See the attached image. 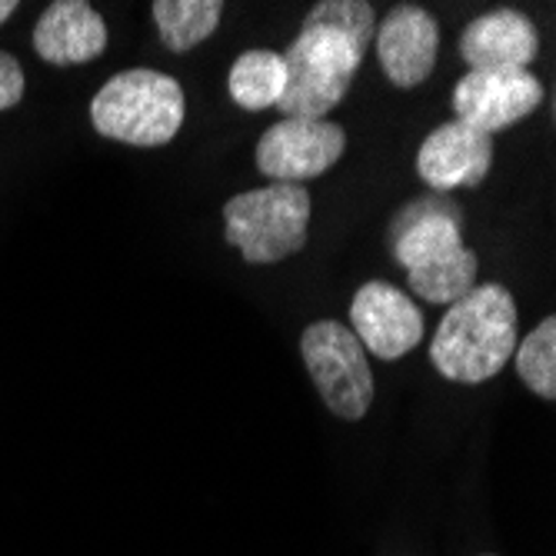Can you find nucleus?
<instances>
[{"label":"nucleus","instance_id":"f257e3e1","mask_svg":"<svg viewBox=\"0 0 556 556\" xmlns=\"http://www.w3.org/2000/svg\"><path fill=\"white\" fill-rule=\"evenodd\" d=\"M377 34V14L367 0H324L303 17L300 34L283 50L287 87L283 117L327 121L357 77Z\"/></svg>","mask_w":556,"mask_h":556},{"label":"nucleus","instance_id":"f03ea898","mask_svg":"<svg viewBox=\"0 0 556 556\" xmlns=\"http://www.w3.org/2000/svg\"><path fill=\"white\" fill-rule=\"evenodd\" d=\"M393 261L427 303H457L477 287L480 261L464 243V211L443 193L420 197L390 220Z\"/></svg>","mask_w":556,"mask_h":556},{"label":"nucleus","instance_id":"7ed1b4c3","mask_svg":"<svg viewBox=\"0 0 556 556\" xmlns=\"http://www.w3.org/2000/svg\"><path fill=\"white\" fill-rule=\"evenodd\" d=\"M517 350V300L503 283H477L450 303L433 340L430 361L450 383L477 387L496 377Z\"/></svg>","mask_w":556,"mask_h":556},{"label":"nucleus","instance_id":"20e7f679","mask_svg":"<svg viewBox=\"0 0 556 556\" xmlns=\"http://www.w3.org/2000/svg\"><path fill=\"white\" fill-rule=\"evenodd\" d=\"M187 117L180 84L150 67H130L114 74L90 100V124L100 137L127 147H164Z\"/></svg>","mask_w":556,"mask_h":556},{"label":"nucleus","instance_id":"39448f33","mask_svg":"<svg viewBox=\"0 0 556 556\" xmlns=\"http://www.w3.org/2000/svg\"><path fill=\"white\" fill-rule=\"evenodd\" d=\"M311 193L303 184H267L224 204V237L247 264L270 267L307 247Z\"/></svg>","mask_w":556,"mask_h":556},{"label":"nucleus","instance_id":"423d86ee","mask_svg":"<svg viewBox=\"0 0 556 556\" xmlns=\"http://www.w3.org/2000/svg\"><path fill=\"white\" fill-rule=\"evenodd\" d=\"M300 353L324 407L350 424L364 420L367 410L374 407L377 383H374L367 350L350 333V327L340 320L311 324L300 337Z\"/></svg>","mask_w":556,"mask_h":556},{"label":"nucleus","instance_id":"0eeeda50","mask_svg":"<svg viewBox=\"0 0 556 556\" xmlns=\"http://www.w3.org/2000/svg\"><path fill=\"white\" fill-rule=\"evenodd\" d=\"M346 150V130L333 121L283 117L257 143V170L270 184H303L324 177Z\"/></svg>","mask_w":556,"mask_h":556},{"label":"nucleus","instance_id":"6e6552de","mask_svg":"<svg viewBox=\"0 0 556 556\" xmlns=\"http://www.w3.org/2000/svg\"><path fill=\"white\" fill-rule=\"evenodd\" d=\"M424 311L387 280H367L350 300V333L377 361H400L424 340Z\"/></svg>","mask_w":556,"mask_h":556},{"label":"nucleus","instance_id":"1a4fd4ad","mask_svg":"<svg viewBox=\"0 0 556 556\" xmlns=\"http://www.w3.org/2000/svg\"><path fill=\"white\" fill-rule=\"evenodd\" d=\"M540 100L543 84L530 71H467L453 87V114L493 137L527 121Z\"/></svg>","mask_w":556,"mask_h":556},{"label":"nucleus","instance_id":"9d476101","mask_svg":"<svg viewBox=\"0 0 556 556\" xmlns=\"http://www.w3.org/2000/svg\"><path fill=\"white\" fill-rule=\"evenodd\" d=\"M374 40H377V61L387 80L400 90L420 87L437 67L440 24L420 4H396L393 11H387Z\"/></svg>","mask_w":556,"mask_h":556},{"label":"nucleus","instance_id":"9b49d317","mask_svg":"<svg viewBox=\"0 0 556 556\" xmlns=\"http://www.w3.org/2000/svg\"><path fill=\"white\" fill-rule=\"evenodd\" d=\"M493 167V137L450 121L427 134L417 154V174L433 193H450L457 187H480Z\"/></svg>","mask_w":556,"mask_h":556},{"label":"nucleus","instance_id":"f8f14e48","mask_svg":"<svg viewBox=\"0 0 556 556\" xmlns=\"http://www.w3.org/2000/svg\"><path fill=\"white\" fill-rule=\"evenodd\" d=\"M536 54V24L510 8L480 14L460 34V58L470 71H530Z\"/></svg>","mask_w":556,"mask_h":556},{"label":"nucleus","instance_id":"ddd939ff","mask_svg":"<svg viewBox=\"0 0 556 556\" xmlns=\"http://www.w3.org/2000/svg\"><path fill=\"white\" fill-rule=\"evenodd\" d=\"M108 21L87 0H58L34 27V50L54 67L90 64L108 50Z\"/></svg>","mask_w":556,"mask_h":556},{"label":"nucleus","instance_id":"4468645a","mask_svg":"<svg viewBox=\"0 0 556 556\" xmlns=\"http://www.w3.org/2000/svg\"><path fill=\"white\" fill-rule=\"evenodd\" d=\"M287 87V67L283 58L277 50L267 47H254V50H243V54L233 61L230 74H227V90L230 100L243 111H267L277 108L280 97Z\"/></svg>","mask_w":556,"mask_h":556},{"label":"nucleus","instance_id":"2eb2a0df","mask_svg":"<svg viewBox=\"0 0 556 556\" xmlns=\"http://www.w3.org/2000/svg\"><path fill=\"white\" fill-rule=\"evenodd\" d=\"M150 14H154L164 47L174 54H187L214 37L224 17V4L220 0H157Z\"/></svg>","mask_w":556,"mask_h":556},{"label":"nucleus","instance_id":"dca6fc26","mask_svg":"<svg viewBox=\"0 0 556 556\" xmlns=\"http://www.w3.org/2000/svg\"><path fill=\"white\" fill-rule=\"evenodd\" d=\"M520 380L543 400H556V317H543L514 350Z\"/></svg>","mask_w":556,"mask_h":556},{"label":"nucleus","instance_id":"f3484780","mask_svg":"<svg viewBox=\"0 0 556 556\" xmlns=\"http://www.w3.org/2000/svg\"><path fill=\"white\" fill-rule=\"evenodd\" d=\"M27 90L24 80V67L14 54L0 50V111H11L14 104H21V97Z\"/></svg>","mask_w":556,"mask_h":556},{"label":"nucleus","instance_id":"a211bd4d","mask_svg":"<svg viewBox=\"0 0 556 556\" xmlns=\"http://www.w3.org/2000/svg\"><path fill=\"white\" fill-rule=\"evenodd\" d=\"M14 11H17V0H0V24L11 21Z\"/></svg>","mask_w":556,"mask_h":556},{"label":"nucleus","instance_id":"6ab92c4d","mask_svg":"<svg viewBox=\"0 0 556 556\" xmlns=\"http://www.w3.org/2000/svg\"><path fill=\"white\" fill-rule=\"evenodd\" d=\"M486 556H490V553H486Z\"/></svg>","mask_w":556,"mask_h":556}]
</instances>
